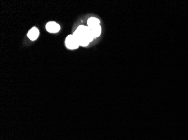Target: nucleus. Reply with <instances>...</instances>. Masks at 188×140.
I'll return each instance as SVG.
<instances>
[{
	"mask_svg": "<svg viewBox=\"0 0 188 140\" xmlns=\"http://www.w3.org/2000/svg\"><path fill=\"white\" fill-rule=\"evenodd\" d=\"M73 35L80 46L82 47L87 46L94 39L91 29L88 26H79Z\"/></svg>",
	"mask_w": 188,
	"mask_h": 140,
	"instance_id": "nucleus-1",
	"label": "nucleus"
},
{
	"mask_svg": "<svg viewBox=\"0 0 188 140\" xmlns=\"http://www.w3.org/2000/svg\"><path fill=\"white\" fill-rule=\"evenodd\" d=\"M65 45L68 49H75L78 48L80 45L73 35H68L65 39Z\"/></svg>",
	"mask_w": 188,
	"mask_h": 140,
	"instance_id": "nucleus-2",
	"label": "nucleus"
},
{
	"mask_svg": "<svg viewBox=\"0 0 188 140\" xmlns=\"http://www.w3.org/2000/svg\"><path fill=\"white\" fill-rule=\"evenodd\" d=\"M99 24H100L99 20L96 18H93V17L90 18L87 21V25L90 28H92L95 26L100 25Z\"/></svg>",
	"mask_w": 188,
	"mask_h": 140,
	"instance_id": "nucleus-5",
	"label": "nucleus"
},
{
	"mask_svg": "<svg viewBox=\"0 0 188 140\" xmlns=\"http://www.w3.org/2000/svg\"><path fill=\"white\" fill-rule=\"evenodd\" d=\"M39 34L40 32L38 29L36 27H33L31 30H29L27 34V36L31 41H35L38 38Z\"/></svg>",
	"mask_w": 188,
	"mask_h": 140,
	"instance_id": "nucleus-4",
	"label": "nucleus"
},
{
	"mask_svg": "<svg viewBox=\"0 0 188 140\" xmlns=\"http://www.w3.org/2000/svg\"><path fill=\"white\" fill-rule=\"evenodd\" d=\"M91 32L93 33V36L95 38H97L101 34V31H102V28H101V26L100 25H98L95 26L94 27H93L92 28H90Z\"/></svg>",
	"mask_w": 188,
	"mask_h": 140,
	"instance_id": "nucleus-6",
	"label": "nucleus"
},
{
	"mask_svg": "<svg viewBox=\"0 0 188 140\" xmlns=\"http://www.w3.org/2000/svg\"><path fill=\"white\" fill-rule=\"evenodd\" d=\"M46 29L48 32L51 33H57L61 29L60 25L54 21L48 22L46 25Z\"/></svg>",
	"mask_w": 188,
	"mask_h": 140,
	"instance_id": "nucleus-3",
	"label": "nucleus"
}]
</instances>
